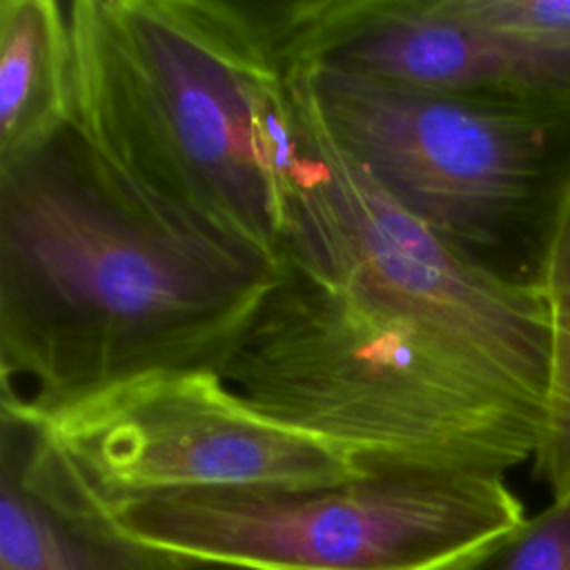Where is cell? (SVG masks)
<instances>
[{"label":"cell","instance_id":"8fae6325","mask_svg":"<svg viewBox=\"0 0 570 570\" xmlns=\"http://www.w3.org/2000/svg\"><path fill=\"white\" fill-rule=\"evenodd\" d=\"M539 289L550 327V387L534 468L552 499H561L570 494V185L548 238Z\"/></svg>","mask_w":570,"mask_h":570},{"label":"cell","instance_id":"30bf717a","mask_svg":"<svg viewBox=\"0 0 570 570\" xmlns=\"http://www.w3.org/2000/svg\"><path fill=\"white\" fill-rule=\"evenodd\" d=\"M73 120L71 36L62 0H0V165Z\"/></svg>","mask_w":570,"mask_h":570},{"label":"cell","instance_id":"5bb4252c","mask_svg":"<svg viewBox=\"0 0 570 570\" xmlns=\"http://www.w3.org/2000/svg\"><path fill=\"white\" fill-rule=\"evenodd\" d=\"M154 570H247L232 563L198 559V557H183V554H167L156 552V568Z\"/></svg>","mask_w":570,"mask_h":570},{"label":"cell","instance_id":"7a4b0ae2","mask_svg":"<svg viewBox=\"0 0 570 570\" xmlns=\"http://www.w3.org/2000/svg\"><path fill=\"white\" fill-rule=\"evenodd\" d=\"M73 129L140 189L281 256L298 125L265 0H69Z\"/></svg>","mask_w":570,"mask_h":570},{"label":"cell","instance_id":"8992f818","mask_svg":"<svg viewBox=\"0 0 570 570\" xmlns=\"http://www.w3.org/2000/svg\"><path fill=\"white\" fill-rule=\"evenodd\" d=\"M289 94L298 158L281 256L436 334L548 416L541 289L490 269L403 209Z\"/></svg>","mask_w":570,"mask_h":570},{"label":"cell","instance_id":"7c38bea8","mask_svg":"<svg viewBox=\"0 0 570 570\" xmlns=\"http://www.w3.org/2000/svg\"><path fill=\"white\" fill-rule=\"evenodd\" d=\"M468 570H570V494L525 517Z\"/></svg>","mask_w":570,"mask_h":570},{"label":"cell","instance_id":"4fadbf2b","mask_svg":"<svg viewBox=\"0 0 570 570\" xmlns=\"http://www.w3.org/2000/svg\"><path fill=\"white\" fill-rule=\"evenodd\" d=\"M463 13L570 67V0H459Z\"/></svg>","mask_w":570,"mask_h":570},{"label":"cell","instance_id":"52a82bcc","mask_svg":"<svg viewBox=\"0 0 570 570\" xmlns=\"http://www.w3.org/2000/svg\"><path fill=\"white\" fill-rule=\"evenodd\" d=\"M16 425L98 503L316 488L367 474L261 412L209 367L140 374Z\"/></svg>","mask_w":570,"mask_h":570},{"label":"cell","instance_id":"3957f363","mask_svg":"<svg viewBox=\"0 0 570 570\" xmlns=\"http://www.w3.org/2000/svg\"><path fill=\"white\" fill-rule=\"evenodd\" d=\"M216 372L261 412L367 474L505 476L537 456L546 407L425 327L281 256Z\"/></svg>","mask_w":570,"mask_h":570},{"label":"cell","instance_id":"6da1fadb","mask_svg":"<svg viewBox=\"0 0 570 570\" xmlns=\"http://www.w3.org/2000/svg\"><path fill=\"white\" fill-rule=\"evenodd\" d=\"M281 261L165 205L69 125L0 165V410L38 423L158 370H216Z\"/></svg>","mask_w":570,"mask_h":570},{"label":"cell","instance_id":"5b68a950","mask_svg":"<svg viewBox=\"0 0 570 570\" xmlns=\"http://www.w3.org/2000/svg\"><path fill=\"white\" fill-rule=\"evenodd\" d=\"M87 501L131 543L247 570H452L525 519L505 476L474 472Z\"/></svg>","mask_w":570,"mask_h":570},{"label":"cell","instance_id":"9a60e30c","mask_svg":"<svg viewBox=\"0 0 570 570\" xmlns=\"http://www.w3.org/2000/svg\"><path fill=\"white\" fill-rule=\"evenodd\" d=\"M472 561H474V559H472ZM472 561H468V563H463V566H459V568H452V570H468V568H470V563H472Z\"/></svg>","mask_w":570,"mask_h":570},{"label":"cell","instance_id":"9c48e42d","mask_svg":"<svg viewBox=\"0 0 570 570\" xmlns=\"http://www.w3.org/2000/svg\"><path fill=\"white\" fill-rule=\"evenodd\" d=\"M22 428L2 425L0 570H154Z\"/></svg>","mask_w":570,"mask_h":570},{"label":"cell","instance_id":"ba28073f","mask_svg":"<svg viewBox=\"0 0 570 570\" xmlns=\"http://www.w3.org/2000/svg\"><path fill=\"white\" fill-rule=\"evenodd\" d=\"M285 69L330 67L505 102L570 105V67L472 20L459 0H267Z\"/></svg>","mask_w":570,"mask_h":570},{"label":"cell","instance_id":"277c9868","mask_svg":"<svg viewBox=\"0 0 570 570\" xmlns=\"http://www.w3.org/2000/svg\"><path fill=\"white\" fill-rule=\"evenodd\" d=\"M287 82L403 209L539 287L570 185V105L439 94L330 67H289Z\"/></svg>","mask_w":570,"mask_h":570}]
</instances>
